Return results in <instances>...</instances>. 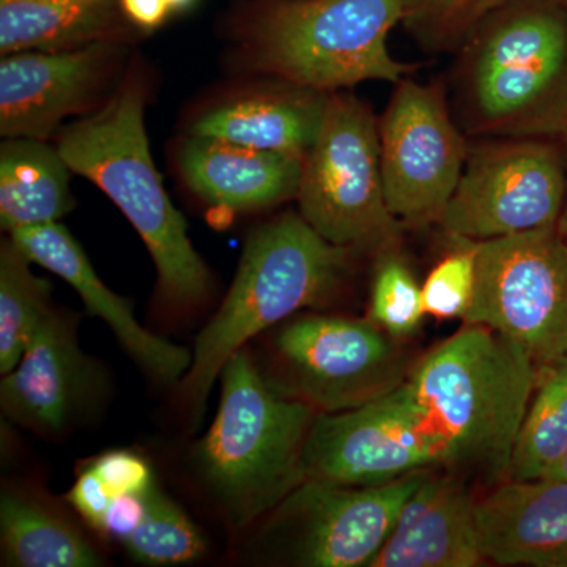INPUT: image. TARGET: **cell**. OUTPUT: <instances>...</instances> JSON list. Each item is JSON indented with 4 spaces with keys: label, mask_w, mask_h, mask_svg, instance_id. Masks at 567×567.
Wrapping results in <instances>:
<instances>
[{
    "label": "cell",
    "mask_w": 567,
    "mask_h": 567,
    "mask_svg": "<svg viewBox=\"0 0 567 567\" xmlns=\"http://www.w3.org/2000/svg\"><path fill=\"white\" fill-rule=\"evenodd\" d=\"M476 287L465 323L516 342L537 365L567 354V241L557 226L473 241Z\"/></svg>",
    "instance_id": "obj_8"
},
{
    "label": "cell",
    "mask_w": 567,
    "mask_h": 567,
    "mask_svg": "<svg viewBox=\"0 0 567 567\" xmlns=\"http://www.w3.org/2000/svg\"><path fill=\"white\" fill-rule=\"evenodd\" d=\"M423 286L399 254L380 252L371 290V320L393 338L415 333L423 320Z\"/></svg>",
    "instance_id": "obj_28"
},
{
    "label": "cell",
    "mask_w": 567,
    "mask_h": 567,
    "mask_svg": "<svg viewBox=\"0 0 567 567\" xmlns=\"http://www.w3.org/2000/svg\"><path fill=\"white\" fill-rule=\"evenodd\" d=\"M544 477H548V480L566 481L567 483V453L559 458L558 464Z\"/></svg>",
    "instance_id": "obj_33"
},
{
    "label": "cell",
    "mask_w": 567,
    "mask_h": 567,
    "mask_svg": "<svg viewBox=\"0 0 567 567\" xmlns=\"http://www.w3.org/2000/svg\"><path fill=\"white\" fill-rule=\"evenodd\" d=\"M565 145H566V196H565V204H563L561 215H559L557 227H558L559 234H561L563 237H565L566 241H567V125L565 126Z\"/></svg>",
    "instance_id": "obj_32"
},
{
    "label": "cell",
    "mask_w": 567,
    "mask_h": 567,
    "mask_svg": "<svg viewBox=\"0 0 567 567\" xmlns=\"http://www.w3.org/2000/svg\"><path fill=\"white\" fill-rule=\"evenodd\" d=\"M442 465L401 383L354 409L316 415L305 445L306 480L374 486Z\"/></svg>",
    "instance_id": "obj_12"
},
{
    "label": "cell",
    "mask_w": 567,
    "mask_h": 567,
    "mask_svg": "<svg viewBox=\"0 0 567 567\" xmlns=\"http://www.w3.org/2000/svg\"><path fill=\"white\" fill-rule=\"evenodd\" d=\"M303 158L189 134L177 163L183 181L205 203L249 212L297 197Z\"/></svg>",
    "instance_id": "obj_19"
},
{
    "label": "cell",
    "mask_w": 567,
    "mask_h": 567,
    "mask_svg": "<svg viewBox=\"0 0 567 567\" xmlns=\"http://www.w3.org/2000/svg\"><path fill=\"white\" fill-rule=\"evenodd\" d=\"M166 2L169 3L173 13H182V11L192 9L196 0H166Z\"/></svg>",
    "instance_id": "obj_34"
},
{
    "label": "cell",
    "mask_w": 567,
    "mask_h": 567,
    "mask_svg": "<svg viewBox=\"0 0 567 567\" xmlns=\"http://www.w3.org/2000/svg\"><path fill=\"white\" fill-rule=\"evenodd\" d=\"M122 546L136 561L152 566L183 565L207 550L203 533L158 486L152 488L144 517Z\"/></svg>",
    "instance_id": "obj_26"
},
{
    "label": "cell",
    "mask_w": 567,
    "mask_h": 567,
    "mask_svg": "<svg viewBox=\"0 0 567 567\" xmlns=\"http://www.w3.org/2000/svg\"><path fill=\"white\" fill-rule=\"evenodd\" d=\"M328 100L330 93L286 82L212 107L189 134L305 156L322 130Z\"/></svg>",
    "instance_id": "obj_20"
},
{
    "label": "cell",
    "mask_w": 567,
    "mask_h": 567,
    "mask_svg": "<svg viewBox=\"0 0 567 567\" xmlns=\"http://www.w3.org/2000/svg\"><path fill=\"white\" fill-rule=\"evenodd\" d=\"M144 110V84L130 78L103 107L66 126L55 147L71 171L95 183L141 235L164 300L189 308L210 292V271L153 164Z\"/></svg>",
    "instance_id": "obj_2"
},
{
    "label": "cell",
    "mask_w": 567,
    "mask_h": 567,
    "mask_svg": "<svg viewBox=\"0 0 567 567\" xmlns=\"http://www.w3.org/2000/svg\"><path fill=\"white\" fill-rule=\"evenodd\" d=\"M566 167L557 148L532 137L470 147L440 226L456 241H483L557 226Z\"/></svg>",
    "instance_id": "obj_9"
},
{
    "label": "cell",
    "mask_w": 567,
    "mask_h": 567,
    "mask_svg": "<svg viewBox=\"0 0 567 567\" xmlns=\"http://www.w3.org/2000/svg\"><path fill=\"white\" fill-rule=\"evenodd\" d=\"M123 20L121 0H0V54L115 40Z\"/></svg>",
    "instance_id": "obj_21"
},
{
    "label": "cell",
    "mask_w": 567,
    "mask_h": 567,
    "mask_svg": "<svg viewBox=\"0 0 567 567\" xmlns=\"http://www.w3.org/2000/svg\"><path fill=\"white\" fill-rule=\"evenodd\" d=\"M429 470L374 486L306 480L276 507L292 533L295 561L309 567L371 565Z\"/></svg>",
    "instance_id": "obj_13"
},
{
    "label": "cell",
    "mask_w": 567,
    "mask_h": 567,
    "mask_svg": "<svg viewBox=\"0 0 567 567\" xmlns=\"http://www.w3.org/2000/svg\"><path fill=\"white\" fill-rule=\"evenodd\" d=\"M295 199L330 244L379 252L398 244L402 224L386 204L379 122L357 96L330 93Z\"/></svg>",
    "instance_id": "obj_7"
},
{
    "label": "cell",
    "mask_w": 567,
    "mask_h": 567,
    "mask_svg": "<svg viewBox=\"0 0 567 567\" xmlns=\"http://www.w3.org/2000/svg\"><path fill=\"white\" fill-rule=\"evenodd\" d=\"M353 249L324 240L303 216L284 213L249 235L237 275L210 322L194 341L182 380L193 420L203 415L224 364L254 336L333 297Z\"/></svg>",
    "instance_id": "obj_3"
},
{
    "label": "cell",
    "mask_w": 567,
    "mask_h": 567,
    "mask_svg": "<svg viewBox=\"0 0 567 567\" xmlns=\"http://www.w3.org/2000/svg\"><path fill=\"white\" fill-rule=\"evenodd\" d=\"M462 91L480 133L535 132L567 71V20L537 0H509L465 43Z\"/></svg>",
    "instance_id": "obj_6"
},
{
    "label": "cell",
    "mask_w": 567,
    "mask_h": 567,
    "mask_svg": "<svg viewBox=\"0 0 567 567\" xmlns=\"http://www.w3.org/2000/svg\"><path fill=\"white\" fill-rule=\"evenodd\" d=\"M10 238L32 264L41 265L69 282L80 293L89 315L107 323L123 349L153 379L166 385L182 382L192 365L193 354L137 322L132 303L112 292L100 279L66 227L59 223L39 224L14 230Z\"/></svg>",
    "instance_id": "obj_15"
},
{
    "label": "cell",
    "mask_w": 567,
    "mask_h": 567,
    "mask_svg": "<svg viewBox=\"0 0 567 567\" xmlns=\"http://www.w3.org/2000/svg\"><path fill=\"white\" fill-rule=\"evenodd\" d=\"M7 563L20 567H93L100 557L73 525L39 499L7 492L0 499Z\"/></svg>",
    "instance_id": "obj_23"
},
{
    "label": "cell",
    "mask_w": 567,
    "mask_h": 567,
    "mask_svg": "<svg viewBox=\"0 0 567 567\" xmlns=\"http://www.w3.org/2000/svg\"><path fill=\"white\" fill-rule=\"evenodd\" d=\"M388 207L401 224L439 223L464 173L470 147L440 82L402 80L379 122Z\"/></svg>",
    "instance_id": "obj_10"
},
{
    "label": "cell",
    "mask_w": 567,
    "mask_h": 567,
    "mask_svg": "<svg viewBox=\"0 0 567 567\" xmlns=\"http://www.w3.org/2000/svg\"><path fill=\"white\" fill-rule=\"evenodd\" d=\"M561 2L567 7V0H561Z\"/></svg>",
    "instance_id": "obj_35"
},
{
    "label": "cell",
    "mask_w": 567,
    "mask_h": 567,
    "mask_svg": "<svg viewBox=\"0 0 567 567\" xmlns=\"http://www.w3.org/2000/svg\"><path fill=\"white\" fill-rule=\"evenodd\" d=\"M391 338L372 320L312 315L287 324L276 349L298 399L333 413L368 404L404 382Z\"/></svg>",
    "instance_id": "obj_11"
},
{
    "label": "cell",
    "mask_w": 567,
    "mask_h": 567,
    "mask_svg": "<svg viewBox=\"0 0 567 567\" xmlns=\"http://www.w3.org/2000/svg\"><path fill=\"white\" fill-rule=\"evenodd\" d=\"M509 0H405L404 22L429 50L462 47L484 21Z\"/></svg>",
    "instance_id": "obj_27"
},
{
    "label": "cell",
    "mask_w": 567,
    "mask_h": 567,
    "mask_svg": "<svg viewBox=\"0 0 567 567\" xmlns=\"http://www.w3.org/2000/svg\"><path fill=\"white\" fill-rule=\"evenodd\" d=\"M537 372L532 354L516 342L484 324L465 323L425 354L404 386L442 465L503 477Z\"/></svg>",
    "instance_id": "obj_1"
},
{
    "label": "cell",
    "mask_w": 567,
    "mask_h": 567,
    "mask_svg": "<svg viewBox=\"0 0 567 567\" xmlns=\"http://www.w3.org/2000/svg\"><path fill=\"white\" fill-rule=\"evenodd\" d=\"M13 241L0 248V372L13 371L41 323L51 315V286L31 270Z\"/></svg>",
    "instance_id": "obj_25"
},
{
    "label": "cell",
    "mask_w": 567,
    "mask_h": 567,
    "mask_svg": "<svg viewBox=\"0 0 567 567\" xmlns=\"http://www.w3.org/2000/svg\"><path fill=\"white\" fill-rule=\"evenodd\" d=\"M476 498L453 476L425 473L369 567H475Z\"/></svg>",
    "instance_id": "obj_18"
},
{
    "label": "cell",
    "mask_w": 567,
    "mask_h": 567,
    "mask_svg": "<svg viewBox=\"0 0 567 567\" xmlns=\"http://www.w3.org/2000/svg\"><path fill=\"white\" fill-rule=\"evenodd\" d=\"M219 379L221 402L197 445V466L230 522L245 527L306 481L305 445L316 409L279 393L245 347Z\"/></svg>",
    "instance_id": "obj_4"
},
{
    "label": "cell",
    "mask_w": 567,
    "mask_h": 567,
    "mask_svg": "<svg viewBox=\"0 0 567 567\" xmlns=\"http://www.w3.org/2000/svg\"><path fill=\"white\" fill-rule=\"evenodd\" d=\"M121 9L134 28L158 29L173 14L166 0H121Z\"/></svg>",
    "instance_id": "obj_31"
},
{
    "label": "cell",
    "mask_w": 567,
    "mask_h": 567,
    "mask_svg": "<svg viewBox=\"0 0 567 567\" xmlns=\"http://www.w3.org/2000/svg\"><path fill=\"white\" fill-rule=\"evenodd\" d=\"M71 167L58 147L32 137H6L0 145V224L22 227L58 223L74 207Z\"/></svg>",
    "instance_id": "obj_22"
},
{
    "label": "cell",
    "mask_w": 567,
    "mask_h": 567,
    "mask_svg": "<svg viewBox=\"0 0 567 567\" xmlns=\"http://www.w3.org/2000/svg\"><path fill=\"white\" fill-rule=\"evenodd\" d=\"M117 40L76 50L22 51L0 62V133L48 141L106 87L121 58Z\"/></svg>",
    "instance_id": "obj_14"
},
{
    "label": "cell",
    "mask_w": 567,
    "mask_h": 567,
    "mask_svg": "<svg viewBox=\"0 0 567 567\" xmlns=\"http://www.w3.org/2000/svg\"><path fill=\"white\" fill-rule=\"evenodd\" d=\"M89 466L102 480L110 499L121 495L140 494L156 484L147 462L128 451L104 454Z\"/></svg>",
    "instance_id": "obj_30"
},
{
    "label": "cell",
    "mask_w": 567,
    "mask_h": 567,
    "mask_svg": "<svg viewBox=\"0 0 567 567\" xmlns=\"http://www.w3.org/2000/svg\"><path fill=\"white\" fill-rule=\"evenodd\" d=\"M93 390L95 369L78 346L74 320L51 311L20 363L3 375L0 401L6 415L55 434L80 415Z\"/></svg>",
    "instance_id": "obj_16"
},
{
    "label": "cell",
    "mask_w": 567,
    "mask_h": 567,
    "mask_svg": "<svg viewBox=\"0 0 567 567\" xmlns=\"http://www.w3.org/2000/svg\"><path fill=\"white\" fill-rule=\"evenodd\" d=\"M477 543L499 566L567 567L566 481L511 480L476 499Z\"/></svg>",
    "instance_id": "obj_17"
},
{
    "label": "cell",
    "mask_w": 567,
    "mask_h": 567,
    "mask_svg": "<svg viewBox=\"0 0 567 567\" xmlns=\"http://www.w3.org/2000/svg\"><path fill=\"white\" fill-rule=\"evenodd\" d=\"M461 248L435 265L423 284L425 316L435 319H465L476 287V251L473 241H458Z\"/></svg>",
    "instance_id": "obj_29"
},
{
    "label": "cell",
    "mask_w": 567,
    "mask_h": 567,
    "mask_svg": "<svg viewBox=\"0 0 567 567\" xmlns=\"http://www.w3.org/2000/svg\"><path fill=\"white\" fill-rule=\"evenodd\" d=\"M405 0H262L241 28L246 61L286 82L330 93L410 73L388 50Z\"/></svg>",
    "instance_id": "obj_5"
},
{
    "label": "cell",
    "mask_w": 567,
    "mask_h": 567,
    "mask_svg": "<svg viewBox=\"0 0 567 567\" xmlns=\"http://www.w3.org/2000/svg\"><path fill=\"white\" fill-rule=\"evenodd\" d=\"M566 453L567 354L539 365L507 476L518 481L540 480Z\"/></svg>",
    "instance_id": "obj_24"
}]
</instances>
